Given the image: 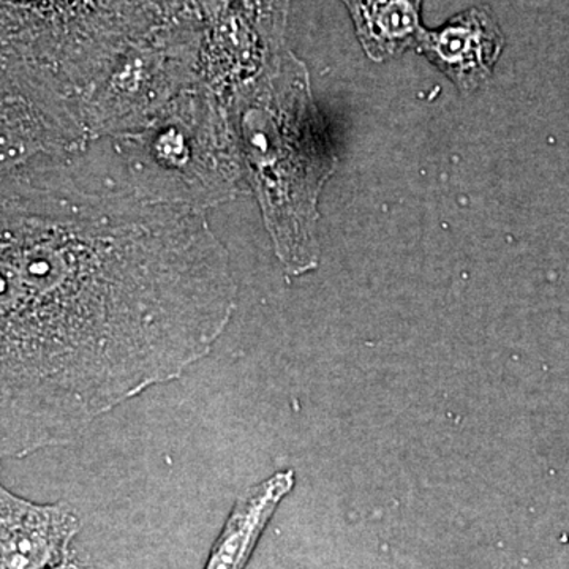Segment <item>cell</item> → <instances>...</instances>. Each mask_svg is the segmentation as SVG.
I'll list each match as a JSON object with an SVG mask.
<instances>
[{"instance_id":"10","label":"cell","mask_w":569,"mask_h":569,"mask_svg":"<svg viewBox=\"0 0 569 569\" xmlns=\"http://www.w3.org/2000/svg\"><path fill=\"white\" fill-rule=\"evenodd\" d=\"M51 569H92L89 567L86 561H82L80 557L71 556L69 560L66 561V563L59 565V567L51 568Z\"/></svg>"},{"instance_id":"3","label":"cell","mask_w":569,"mask_h":569,"mask_svg":"<svg viewBox=\"0 0 569 569\" xmlns=\"http://www.w3.org/2000/svg\"><path fill=\"white\" fill-rule=\"evenodd\" d=\"M182 11L178 0H2V82L84 118L122 56Z\"/></svg>"},{"instance_id":"8","label":"cell","mask_w":569,"mask_h":569,"mask_svg":"<svg viewBox=\"0 0 569 569\" xmlns=\"http://www.w3.org/2000/svg\"><path fill=\"white\" fill-rule=\"evenodd\" d=\"M367 58L387 62L417 48L425 0H342Z\"/></svg>"},{"instance_id":"6","label":"cell","mask_w":569,"mask_h":569,"mask_svg":"<svg viewBox=\"0 0 569 569\" xmlns=\"http://www.w3.org/2000/svg\"><path fill=\"white\" fill-rule=\"evenodd\" d=\"M505 33L489 6L459 11L437 29H422L417 50L462 96L477 92L492 77L503 54Z\"/></svg>"},{"instance_id":"4","label":"cell","mask_w":569,"mask_h":569,"mask_svg":"<svg viewBox=\"0 0 569 569\" xmlns=\"http://www.w3.org/2000/svg\"><path fill=\"white\" fill-rule=\"evenodd\" d=\"M201 84L176 97L144 129L112 137L123 163L111 181L204 211L238 194L244 157L219 100Z\"/></svg>"},{"instance_id":"5","label":"cell","mask_w":569,"mask_h":569,"mask_svg":"<svg viewBox=\"0 0 569 569\" xmlns=\"http://www.w3.org/2000/svg\"><path fill=\"white\" fill-rule=\"evenodd\" d=\"M80 530V516L67 501L36 503L0 488V569L59 567L73 556Z\"/></svg>"},{"instance_id":"2","label":"cell","mask_w":569,"mask_h":569,"mask_svg":"<svg viewBox=\"0 0 569 569\" xmlns=\"http://www.w3.org/2000/svg\"><path fill=\"white\" fill-rule=\"evenodd\" d=\"M307 70L293 52H277L258 77L233 91L244 157L277 258L290 276L318 264L317 200L335 170L309 102Z\"/></svg>"},{"instance_id":"1","label":"cell","mask_w":569,"mask_h":569,"mask_svg":"<svg viewBox=\"0 0 569 569\" xmlns=\"http://www.w3.org/2000/svg\"><path fill=\"white\" fill-rule=\"evenodd\" d=\"M0 451L73 443L211 353L236 310L204 209L70 164L2 173Z\"/></svg>"},{"instance_id":"9","label":"cell","mask_w":569,"mask_h":569,"mask_svg":"<svg viewBox=\"0 0 569 569\" xmlns=\"http://www.w3.org/2000/svg\"><path fill=\"white\" fill-rule=\"evenodd\" d=\"M242 11L276 50L284 48L290 0H223Z\"/></svg>"},{"instance_id":"7","label":"cell","mask_w":569,"mask_h":569,"mask_svg":"<svg viewBox=\"0 0 569 569\" xmlns=\"http://www.w3.org/2000/svg\"><path fill=\"white\" fill-rule=\"evenodd\" d=\"M295 471L280 470L238 497L203 569H246L277 508L295 488Z\"/></svg>"}]
</instances>
